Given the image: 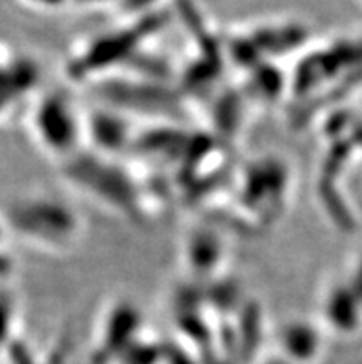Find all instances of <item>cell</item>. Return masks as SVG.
I'll use <instances>...</instances> for the list:
<instances>
[{
    "instance_id": "1",
    "label": "cell",
    "mask_w": 362,
    "mask_h": 364,
    "mask_svg": "<svg viewBox=\"0 0 362 364\" xmlns=\"http://www.w3.org/2000/svg\"><path fill=\"white\" fill-rule=\"evenodd\" d=\"M353 2H355V4H358V6H361V8H362V0H353Z\"/></svg>"
}]
</instances>
